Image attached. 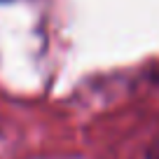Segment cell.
<instances>
[{
  "label": "cell",
  "instance_id": "6da1fadb",
  "mask_svg": "<svg viewBox=\"0 0 159 159\" xmlns=\"http://www.w3.org/2000/svg\"><path fill=\"white\" fill-rule=\"evenodd\" d=\"M145 159H159V136L148 145V152H145Z\"/></svg>",
  "mask_w": 159,
  "mask_h": 159
},
{
  "label": "cell",
  "instance_id": "7a4b0ae2",
  "mask_svg": "<svg viewBox=\"0 0 159 159\" xmlns=\"http://www.w3.org/2000/svg\"><path fill=\"white\" fill-rule=\"evenodd\" d=\"M0 2H5V0H0Z\"/></svg>",
  "mask_w": 159,
  "mask_h": 159
}]
</instances>
